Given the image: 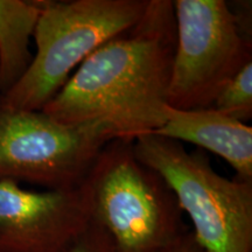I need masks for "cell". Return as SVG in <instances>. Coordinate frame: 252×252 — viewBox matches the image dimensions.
I'll list each match as a JSON object with an SVG mask.
<instances>
[{"label":"cell","mask_w":252,"mask_h":252,"mask_svg":"<svg viewBox=\"0 0 252 252\" xmlns=\"http://www.w3.org/2000/svg\"><path fill=\"white\" fill-rule=\"evenodd\" d=\"M212 108L242 123L252 118V61L220 89Z\"/></svg>","instance_id":"10"},{"label":"cell","mask_w":252,"mask_h":252,"mask_svg":"<svg viewBox=\"0 0 252 252\" xmlns=\"http://www.w3.org/2000/svg\"><path fill=\"white\" fill-rule=\"evenodd\" d=\"M150 0H41L36 52L0 108L42 111L74 69L109 40L135 26Z\"/></svg>","instance_id":"2"},{"label":"cell","mask_w":252,"mask_h":252,"mask_svg":"<svg viewBox=\"0 0 252 252\" xmlns=\"http://www.w3.org/2000/svg\"><path fill=\"white\" fill-rule=\"evenodd\" d=\"M97 238H98L97 243H94L90 236H88L86 229V231L72 243L71 247L65 252H102L103 249L105 248L106 242L104 241L103 237Z\"/></svg>","instance_id":"11"},{"label":"cell","mask_w":252,"mask_h":252,"mask_svg":"<svg viewBox=\"0 0 252 252\" xmlns=\"http://www.w3.org/2000/svg\"><path fill=\"white\" fill-rule=\"evenodd\" d=\"M152 134L190 143L225 160L236 180L252 182V127L214 108L178 110L167 105L163 124Z\"/></svg>","instance_id":"8"},{"label":"cell","mask_w":252,"mask_h":252,"mask_svg":"<svg viewBox=\"0 0 252 252\" xmlns=\"http://www.w3.org/2000/svg\"><path fill=\"white\" fill-rule=\"evenodd\" d=\"M163 252H190L188 250V249H185L182 247H174V249H171V250H167V251H163Z\"/></svg>","instance_id":"12"},{"label":"cell","mask_w":252,"mask_h":252,"mask_svg":"<svg viewBox=\"0 0 252 252\" xmlns=\"http://www.w3.org/2000/svg\"><path fill=\"white\" fill-rule=\"evenodd\" d=\"M1 98H2V96H1V94H0V105H1Z\"/></svg>","instance_id":"13"},{"label":"cell","mask_w":252,"mask_h":252,"mask_svg":"<svg viewBox=\"0 0 252 252\" xmlns=\"http://www.w3.org/2000/svg\"><path fill=\"white\" fill-rule=\"evenodd\" d=\"M171 0H150L135 26L109 40L77 68L42 111L65 124L98 123L133 141L163 124L175 52Z\"/></svg>","instance_id":"1"},{"label":"cell","mask_w":252,"mask_h":252,"mask_svg":"<svg viewBox=\"0 0 252 252\" xmlns=\"http://www.w3.org/2000/svg\"><path fill=\"white\" fill-rule=\"evenodd\" d=\"M112 140L98 123L65 124L43 111L0 108V179L47 190L75 189Z\"/></svg>","instance_id":"6"},{"label":"cell","mask_w":252,"mask_h":252,"mask_svg":"<svg viewBox=\"0 0 252 252\" xmlns=\"http://www.w3.org/2000/svg\"><path fill=\"white\" fill-rule=\"evenodd\" d=\"M87 226L78 187L34 191L0 179V252H65Z\"/></svg>","instance_id":"7"},{"label":"cell","mask_w":252,"mask_h":252,"mask_svg":"<svg viewBox=\"0 0 252 252\" xmlns=\"http://www.w3.org/2000/svg\"><path fill=\"white\" fill-rule=\"evenodd\" d=\"M175 52L167 105L212 108L232 76L252 61L249 34L224 0H174Z\"/></svg>","instance_id":"5"},{"label":"cell","mask_w":252,"mask_h":252,"mask_svg":"<svg viewBox=\"0 0 252 252\" xmlns=\"http://www.w3.org/2000/svg\"><path fill=\"white\" fill-rule=\"evenodd\" d=\"M88 220L115 252H152L168 242L179 207L159 173L135 157L133 141L112 140L78 186Z\"/></svg>","instance_id":"3"},{"label":"cell","mask_w":252,"mask_h":252,"mask_svg":"<svg viewBox=\"0 0 252 252\" xmlns=\"http://www.w3.org/2000/svg\"><path fill=\"white\" fill-rule=\"evenodd\" d=\"M135 157L159 173L190 217L203 252H251L252 182L220 175L202 151L157 134L133 140Z\"/></svg>","instance_id":"4"},{"label":"cell","mask_w":252,"mask_h":252,"mask_svg":"<svg viewBox=\"0 0 252 252\" xmlns=\"http://www.w3.org/2000/svg\"><path fill=\"white\" fill-rule=\"evenodd\" d=\"M41 13V0H0V94L30 67L31 39Z\"/></svg>","instance_id":"9"}]
</instances>
